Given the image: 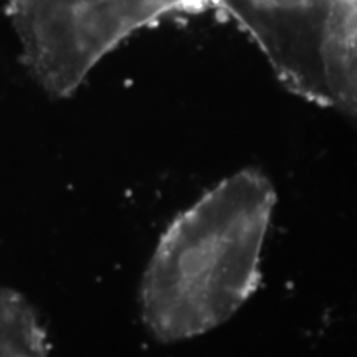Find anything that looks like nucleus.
Segmentation results:
<instances>
[{"label":"nucleus","mask_w":357,"mask_h":357,"mask_svg":"<svg viewBox=\"0 0 357 357\" xmlns=\"http://www.w3.org/2000/svg\"><path fill=\"white\" fill-rule=\"evenodd\" d=\"M276 192L266 174H231L160 235L142 276L146 328L160 342L194 339L229 321L260 284Z\"/></svg>","instance_id":"1"},{"label":"nucleus","mask_w":357,"mask_h":357,"mask_svg":"<svg viewBox=\"0 0 357 357\" xmlns=\"http://www.w3.org/2000/svg\"><path fill=\"white\" fill-rule=\"evenodd\" d=\"M310 101L357 106V0H212Z\"/></svg>","instance_id":"2"}]
</instances>
